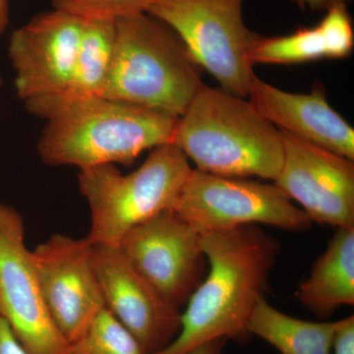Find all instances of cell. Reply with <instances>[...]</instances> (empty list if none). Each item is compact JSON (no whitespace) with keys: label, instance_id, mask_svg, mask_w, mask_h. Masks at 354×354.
<instances>
[{"label":"cell","instance_id":"cell-1","mask_svg":"<svg viewBox=\"0 0 354 354\" xmlns=\"http://www.w3.org/2000/svg\"><path fill=\"white\" fill-rule=\"evenodd\" d=\"M200 234L208 274L186 302L176 339L157 354H184L218 339H247V324L264 298L278 257L276 239L254 225Z\"/></svg>","mask_w":354,"mask_h":354},{"label":"cell","instance_id":"cell-2","mask_svg":"<svg viewBox=\"0 0 354 354\" xmlns=\"http://www.w3.org/2000/svg\"><path fill=\"white\" fill-rule=\"evenodd\" d=\"M174 144L198 171L214 176L274 181L283 165L278 128L246 97L205 84L178 118Z\"/></svg>","mask_w":354,"mask_h":354},{"label":"cell","instance_id":"cell-3","mask_svg":"<svg viewBox=\"0 0 354 354\" xmlns=\"http://www.w3.org/2000/svg\"><path fill=\"white\" fill-rule=\"evenodd\" d=\"M46 121L38 143L39 157L46 165L81 171L129 165L146 150L174 144L178 118L94 97L66 104Z\"/></svg>","mask_w":354,"mask_h":354},{"label":"cell","instance_id":"cell-4","mask_svg":"<svg viewBox=\"0 0 354 354\" xmlns=\"http://www.w3.org/2000/svg\"><path fill=\"white\" fill-rule=\"evenodd\" d=\"M183 41L148 13L120 18L101 97L179 118L204 85Z\"/></svg>","mask_w":354,"mask_h":354},{"label":"cell","instance_id":"cell-5","mask_svg":"<svg viewBox=\"0 0 354 354\" xmlns=\"http://www.w3.org/2000/svg\"><path fill=\"white\" fill-rule=\"evenodd\" d=\"M192 169L174 144L153 149L131 174H121L115 165L81 169L79 189L91 212L88 241L120 245L132 228L172 209Z\"/></svg>","mask_w":354,"mask_h":354},{"label":"cell","instance_id":"cell-6","mask_svg":"<svg viewBox=\"0 0 354 354\" xmlns=\"http://www.w3.org/2000/svg\"><path fill=\"white\" fill-rule=\"evenodd\" d=\"M244 0H156L147 13L167 25L221 88L247 97L254 76L249 53L257 34L246 27Z\"/></svg>","mask_w":354,"mask_h":354},{"label":"cell","instance_id":"cell-7","mask_svg":"<svg viewBox=\"0 0 354 354\" xmlns=\"http://www.w3.org/2000/svg\"><path fill=\"white\" fill-rule=\"evenodd\" d=\"M171 211L202 232L266 225L302 232L308 216L274 183L214 176L193 169Z\"/></svg>","mask_w":354,"mask_h":354},{"label":"cell","instance_id":"cell-8","mask_svg":"<svg viewBox=\"0 0 354 354\" xmlns=\"http://www.w3.org/2000/svg\"><path fill=\"white\" fill-rule=\"evenodd\" d=\"M0 316L29 354H64L66 342L46 308L22 216L0 203Z\"/></svg>","mask_w":354,"mask_h":354},{"label":"cell","instance_id":"cell-9","mask_svg":"<svg viewBox=\"0 0 354 354\" xmlns=\"http://www.w3.org/2000/svg\"><path fill=\"white\" fill-rule=\"evenodd\" d=\"M41 295L65 342L77 339L106 308L87 237L55 234L32 251Z\"/></svg>","mask_w":354,"mask_h":354},{"label":"cell","instance_id":"cell-10","mask_svg":"<svg viewBox=\"0 0 354 354\" xmlns=\"http://www.w3.org/2000/svg\"><path fill=\"white\" fill-rule=\"evenodd\" d=\"M118 247L130 264L178 308L204 279L207 259L201 234L171 209L132 228Z\"/></svg>","mask_w":354,"mask_h":354},{"label":"cell","instance_id":"cell-11","mask_svg":"<svg viewBox=\"0 0 354 354\" xmlns=\"http://www.w3.org/2000/svg\"><path fill=\"white\" fill-rule=\"evenodd\" d=\"M83 19L53 9L15 30L8 57L16 94L26 109L57 99L64 93L75 65Z\"/></svg>","mask_w":354,"mask_h":354},{"label":"cell","instance_id":"cell-12","mask_svg":"<svg viewBox=\"0 0 354 354\" xmlns=\"http://www.w3.org/2000/svg\"><path fill=\"white\" fill-rule=\"evenodd\" d=\"M281 133L283 160L274 185L312 223L354 227L353 160Z\"/></svg>","mask_w":354,"mask_h":354},{"label":"cell","instance_id":"cell-13","mask_svg":"<svg viewBox=\"0 0 354 354\" xmlns=\"http://www.w3.org/2000/svg\"><path fill=\"white\" fill-rule=\"evenodd\" d=\"M94 265L106 308L149 354L167 348L180 330L178 307L149 283L118 246L94 245Z\"/></svg>","mask_w":354,"mask_h":354},{"label":"cell","instance_id":"cell-14","mask_svg":"<svg viewBox=\"0 0 354 354\" xmlns=\"http://www.w3.org/2000/svg\"><path fill=\"white\" fill-rule=\"evenodd\" d=\"M247 100L279 130L354 160V130L328 102L325 88L308 94L286 92L254 74Z\"/></svg>","mask_w":354,"mask_h":354},{"label":"cell","instance_id":"cell-15","mask_svg":"<svg viewBox=\"0 0 354 354\" xmlns=\"http://www.w3.org/2000/svg\"><path fill=\"white\" fill-rule=\"evenodd\" d=\"M116 20L83 19L82 35L73 72L59 97L27 109L34 115L48 120L71 102L101 97L113 58Z\"/></svg>","mask_w":354,"mask_h":354},{"label":"cell","instance_id":"cell-16","mask_svg":"<svg viewBox=\"0 0 354 354\" xmlns=\"http://www.w3.org/2000/svg\"><path fill=\"white\" fill-rule=\"evenodd\" d=\"M305 308L321 318L354 304V227L337 228L325 252L297 291Z\"/></svg>","mask_w":354,"mask_h":354},{"label":"cell","instance_id":"cell-17","mask_svg":"<svg viewBox=\"0 0 354 354\" xmlns=\"http://www.w3.org/2000/svg\"><path fill=\"white\" fill-rule=\"evenodd\" d=\"M335 322H312L288 315L260 300L247 324V333L274 346L279 354H330Z\"/></svg>","mask_w":354,"mask_h":354},{"label":"cell","instance_id":"cell-18","mask_svg":"<svg viewBox=\"0 0 354 354\" xmlns=\"http://www.w3.org/2000/svg\"><path fill=\"white\" fill-rule=\"evenodd\" d=\"M327 58L318 26L301 28L286 36L254 39L249 53L251 64H297Z\"/></svg>","mask_w":354,"mask_h":354},{"label":"cell","instance_id":"cell-19","mask_svg":"<svg viewBox=\"0 0 354 354\" xmlns=\"http://www.w3.org/2000/svg\"><path fill=\"white\" fill-rule=\"evenodd\" d=\"M64 354H149L140 342L104 308L87 329L67 342Z\"/></svg>","mask_w":354,"mask_h":354},{"label":"cell","instance_id":"cell-20","mask_svg":"<svg viewBox=\"0 0 354 354\" xmlns=\"http://www.w3.org/2000/svg\"><path fill=\"white\" fill-rule=\"evenodd\" d=\"M156 0H51L53 8L66 11L82 19L108 18L118 20L147 13Z\"/></svg>","mask_w":354,"mask_h":354},{"label":"cell","instance_id":"cell-21","mask_svg":"<svg viewBox=\"0 0 354 354\" xmlns=\"http://www.w3.org/2000/svg\"><path fill=\"white\" fill-rule=\"evenodd\" d=\"M318 28L322 35L327 58H344L351 55L354 46L353 21L346 4H335L328 8Z\"/></svg>","mask_w":354,"mask_h":354},{"label":"cell","instance_id":"cell-22","mask_svg":"<svg viewBox=\"0 0 354 354\" xmlns=\"http://www.w3.org/2000/svg\"><path fill=\"white\" fill-rule=\"evenodd\" d=\"M330 354H354V316L337 321Z\"/></svg>","mask_w":354,"mask_h":354},{"label":"cell","instance_id":"cell-23","mask_svg":"<svg viewBox=\"0 0 354 354\" xmlns=\"http://www.w3.org/2000/svg\"><path fill=\"white\" fill-rule=\"evenodd\" d=\"M0 354H29L2 316H0Z\"/></svg>","mask_w":354,"mask_h":354},{"label":"cell","instance_id":"cell-24","mask_svg":"<svg viewBox=\"0 0 354 354\" xmlns=\"http://www.w3.org/2000/svg\"><path fill=\"white\" fill-rule=\"evenodd\" d=\"M301 9H311V10H327L330 6L335 4H346L348 0H293Z\"/></svg>","mask_w":354,"mask_h":354},{"label":"cell","instance_id":"cell-25","mask_svg":"<svg viewBox=\"0 0 354 354\" xmlns=\"http://www.w3.org/2000/svg\"><path fill=\"white\" fill-rule=\"evenodd\" d=\"M228 339H218L203 344L184 354H221Z\"/></svg>","mask_w":354,"mask_h":354},{"label":"cell","instance_id":"cell-26","mask_svg":"<svg viewBox=\"0 0 354 354\" xmlns=\"http://www.w3.org/2000/svg\"><path fill=\"white\" fill-rule=\"evenodd\" d=\"M9 23V0H0V36Z\"/></svg>","mask_w":354,"mask_h":354},{"label":"cell","instance_id":"cell-27","mask_svg":"<svg viewBox=\"0 0 354 354\" xmlns=\"http://www.w3.org/2000/svg\"><path fill=\"white\" fill-rule=\"evenodd\" d=\"M1 85H2V79H1V76H0V87H1Z\"/></svg>","mask_w":354,"mask_h":354}]
</instances>
